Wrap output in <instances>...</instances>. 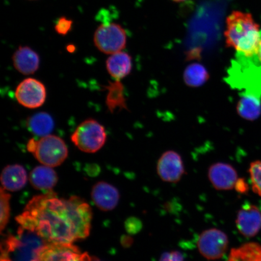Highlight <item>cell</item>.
Listing matches in <instances>:
<instances>
[{
  "label": "cell",
  "instance_id": "cell-25",
  "mask_svg": "<svg viewBox=\"0 0 261 261\" xmlns=\"http://www.w3.org/2000/svg\"><path fill=\"white\" fill-rule=\"evenodd\" d=\"M159 261H185L184 256L177 251L163 253Z\"/></svg>",
  "mask_w": 261,
  "mask_h": 261
},
{
  "label": "cell",
  "instance_id": "cell-22",
  "mask_svg": "<svg viewBox=\"0 0 261 261\" xmlns=\"http://www.w3.org/2000/svg\"><path fill=\"white\" fill-rule=\"evenodd\" d=\"M11 195L6 192L2 187L0 190V200H1V220H0V228L1 231L5 229L9 223L10 218V200Z\"/></svg>",
  "mask_w": 261,
  "mask_h": 261
},
{
  "label": "cell",
  "instance_id": "cell-1",
  "mask_svg": "<svg viewBox=\"0 0 261 261\" xmlns=\"http://www.w3.org/2000/svg\"><path fill=\"white\" fill-rule=\"evenodd\" d=\"M16 220L45 244H73L89 236L92 211L83 199L59 198L51 190L33 198Z\"/></svg>",
  "mask_w": 261,
  "mask_h": 261
},
{
  "label": "cell",
  "instance_id": "cell-16",
  "mask_svg": "<svg viewBox=\"0 0 261 261\" xmlns=\"http://www.w3.org/2000/svg\"><path fill=\"white\" fill-rule=\"evenodd\" d=\"M132 58L125 51L111 55L106 61L108 72L115 81H120L130 73L132 70Z\"/></svg>",
  "mask_w": 261,
  "mask_h": 261
},
{
  "label": "cell",
  "instance_id": "cell-7",
  "mask_svg": "<svg viewBox=\"0 0 261 261\" xmlns=\"http://www.w3.org/2000/svg\"><path fill=\"white\" fill-rule=\"evenodd\" d=\"M34 261H91L89 253L81 252L73 244H45L35 250Z\"/></svg>",
  "mask_w": 261,
  "mask_h": 261
},
{
  "label": "cell",
  "instance_id": "cell-26",
  "mask_svg": "<svg viewBox=\"0 0 261 261\" xmlns=\"http://www.w3.org/2000/svg\"><path fill=\"white\" fill-rule=\"evenodd\" d=\"M234 188L240 194H246L249 191V186L243 178L238 179Z\"/></svg>",
  "mask_w": 261,
  "mask_h": 261
},
{
  "label": "cell",
  "instance_id": "cell-11",
  "mask_svg": "<svg viewBox=\"0 0 261 261\" xmlns=\"http://www.w3.org/2000/svg\"><path fill=\"white\" fill-rule=\"evenodd\" d=\"M236 224L238 231L244 237L256 236L261 229V212L256 205L244 204L238 212Z\"/></svg>",
  "mask_w": 261,
  "mask_h": 261
},
{
  "label": "cell",
  "instance_id": "cell-4",
  "mask_svg": "<svg viewBox=\"0 0 261 261\" xmlns=\"http://www.w3.org/2000/svg\"><path fill=\"white\" fill-rule=\"evenodd\" d=\"M107 138L106 129L96 120H84L75 129L71 140L81 151L94 153L105 145Z\"/></svg>",
  "mask_w": 261,
  "mask_h": 261
},
{
  "label": "cell",
  "instance_id": "cell-31",
  "mask_svg": "<svg viewBox=\"0 0 261 261\" xmlns=\"http://www.w3.org/2000/svg\"><path fill=\"white\" fill-rule=\"evenodd\" d=\"M91 261H101V260L96 258V257H92V259H91Z\"/></svg>",
  "mask_w": 261,
  "mask_h": 261
},
{
  "label": "cell",
  "instance_id": "cell-21",
  "mask_svg": "<svg viewBox=\"0 0 261 261\" xmlns=\"http://www.w3.org/2000/svg\"><path fill=\"white\" fill-rule=\"evenodd\" d=\"M184 79L188 87H200L207 83L210 79V74L204 65L200 63H192L186 68Z\"/></svg>",
  "mask_w": 261,
  "mask_h": 261
},
{
  "label": "cell",
  "instance_id": "cell-29",
  "mask_svg": "<svg viewBox=\"0 0 261 261\" xmlns=\"http://www.w3.org/2000/svg\"><path fill=\"white\" fill-rule=\"evenodd\" d=\"M67 48V50L70 52V53H72V52H73L75 50V47L73 45H68Z\"/></svg>",
  "mask_w": 261,
  "mask_h": 261
},
{
  "label": "cell",
  "instance_id": "cell-23",
  "mask_svg": "<svg viewBox=\"0 0 261 261\" xmlns=\"http://www.w3.org/2000/svg\"><path fill=\"white\" fill-rule=\"evenodd\" d=\"M249 173L254 192L261 196V162L251 163Z\"/></svg>",
  "mask_w": 261,
  "mask_h": 261
},
{
  "label": "cell",
  "instance_id": "cell-10",
  "mask_svg": "<svg viewBox=\"0 0 261 261\" xmlns=\"http://www.w3.org/2000/svg\"><path fill=\"white\" fill-rule=\"evenodd\" d=\"M156 170L163 181L176 182L180 179L185 173L184 162L180 155L174 151H167L160 158Z\"/></svg>",
  "mask_w": 261,
  "mask_h": 261
},
{
  "label": "cell",
  "instance_id": "cell-15",
  "mask_svg": "<svg viewBox=\"0 0 261 261\" xmlns=\"http://www.w3.org/2000/svg\"><path fill=\"white\" fill-rule=\"evenodd\" d=\"M27 181V172L20 165L6 166L2 172V188L6 191L16 192L21 190L25 187Z\"/></svg>",
  "mask_w": 261,
  "mask_h": 261
},
{
  "label": "cell",
  "instance_id": "cell-20",
  "mask_svg": "<svg viewBox=\"0 0 261 261\" xmlns=\"http://www.w3.org/2000/svg\"><path fill=\"white\" fill-rule=\"evenodd\" d=\"M27 125L30 132L42 138L50 135L54 128V121L50 114L41 112L29 117Z\"/></svg>",
  "mask_w": 261,
  "mask_h": 261
},
{
  "label": "cell",
  "instance_id": "cell-28",
  "mask_svg": "<svg viewBox=\"0 0 261 261\" xmlns=\"http://www.w3.org/2000/svg\"><path fill=\"white\" fill-rule=\"evenodd\" d=\"M256 59L258 63L261 65V31H260V40L259 45L258 51H257V54L256 55Z\"/></svg>",
  "mask_w": 261,
  "mask_h": 261
},
{
  "label": "cell",
  "instance_id": "cell-27",
  "mask_svg": "<svg viewBox=\"0 0 261 261\" xmlns=\"http://www.w3.org/2000/svg\"><path fill=\"white\" fill-rule=\"evenodd\" d=\"M37 141L38 140H36L34 138L29 140L27 143V149L29 152L32 153V154L34 153L36 149V147H37Z\"/></svg>",
  "mask_w": 261,
  "mask_h": 261
},
{
  "label": "cell",
  "instance_id": "cell-8",
  "mask_svg": "<svg viewBox=\"0 0 261 261\" xmlns=\"http://www.w3.org/2000/svg\"><path fill=\"white\" fill-rule=\"evenodd\" d=\"M228 241L226 234L217 228L203 231L198 238L199 252L205 258L218 259L223 257L228 248Z\"/></svg>",
  "mask_w": 261,
  "mask_h": 261
},
{
  "label": "cell",
  "instance_id": "cell-17",
  "mask_svg": "<svg viewBox=\"0 0 261 261\" xmlns=\"http://www.w3.org/2000/svg\"><path fill=\"white\" fill-rule=\"evenodd\" d=\"M29 180L37 190L48 192L57 184L58 177L53 168L47 166H39L31 171Z\"/></svg>",
  "mask_w": 261,
  "mask_h": 261
},
{
  "label": "cell",
  "instance_id": "cell-13",
  "mask_svg": "<svg viewBox=\"0 0 261 261\" xmlns=\"http://www.w3.org/2000/svg\"><path fill=\"white\" fill-rule=\"evenodd\" d=\"M91 199L99 210L110 211L118 204L120 195L118 190L113 185L100 181L93 187Z\"/></svg>",
  "mask_w": 261,
  "mask_h": 261
},
{
  "label": "cell",
  "instance_id": "cell-3",
  "mask_svg": "<svg viewBox=\"0 0 261 261\" xmlns=\"http://www.w3.org/2000/svg\"><path fill=\"white\" fill-rule=\"evenodd\" d=\"M229 70L231 86L244 89L247 93L261 96V65L252 58L237 55Z\"/></svg>",
  "mask_w": 261,
  "mask_h": 261
},
{
  "label": "cell",
  "instance_id": "cell-2",
  "mask_svg": "<svg viewBox=\"0 0 261 261\" xmlns=\"http://www.w3.org/2000/svg\"><path fill=\"white\" fill-rule=\"evenodd\" d=\"M224 36L227 46L234 48L238 55L252 58L257 55L260 40L259 25L249 13L232 12L227 18Z\"/></svg>",
  "mask_w": 261,
  "mask_h": 261
},
{
  "label": "cell",
  "instance_id": "cell-12",
  "mask_svg": "<svg viewBox=\"0 0 261 261\" xmlns=\"http://www.w3.org/2000/svg\"><path fill=\"white\" fill-rule=\"evenodd\" d=\"M208 177L213 187L218 190H230L238 180L237 172L227 163H217L208 169Z\"/></svg>",
  "mask_w": 261,
  "mask_h": 261
},
{
  "label": "cell",
  "instance_id": "cell-9",
  "mask_svg": "<svg viewBox=\"0 0 261 261\" xmlns=\"http://www.w3.org/2000/svg\"><path fill=\"white\" fill-rule=\"evenodd\" d=\"M46 89L41 81L27 78L16 87L15 97L18 103L28 109L41 107L46 99Z\"/></svg>",
  "mask_w": 261,
  "mask_h": 261
},
{
  "label": "cell",
  "instance_id": "cell-6",
  "mask_svg": "<svg viewBox=\"0 0 261 261\" xmlns=\"http://www.w3.org/2000/svg\"><path fill=\"white\" fill-rule=\"evenodd\" d=\"M94 43L103 54L112 55L125 48L126 33L121 25L116 23L101 24L94 33Z\"/></svg>",
  "mask_w": 261,
  "mask_h": 261
},
{
  "label": "cell",
  "instance_id": "cell-5",
  "mask_svg": "<svg viewBox=\"0 0 261 261\" xmlns=\"http://www.w3.org/2000/svg\"><path fill=\"white\" fill-rule=\"evenodd\" d=\"M33 154L42 165L54 168L64 162L68 150L66 143L60 137L49 135L38 140Z\"/></svg>",
  "mask_w": 261,
  "mask_h": 261
},
{
  "label": "cell",
  "instance_id": "cell-30",
  "mask_svg": "<svg viewBox=\"0 0 261 261\" xmlns=\"http://www.w3.org/2000/svg\"><path fill=\"white\" fill-rule=\"evenodd\" d=\"M172 1L177 3L184 2L185 1H187V0H172Z\"/></svg>",
  "mask_w": 261,
  "mask_h": 261
},
{
  "label": "cell",
  "instance_id": "cell-24",
  "mask_svg": "<svg viewBox=\"0 0 261 261\" xmlns=\"http://www.w3.org/2000/svg\"><path fill=\"white\" fill-rule=\"evenodd\" d=\"M73 21L68 19L64 16H62L58 19L56 25H55V31L58 34L66 35L72 28Z\"/></svg>",
  "mask_w": 261,
  "mask_h": 261
},
{
  "label": "cell",
  "instance_id": "cell-14",
  "mask_svg": "<svg viewBox=\"0 0 261 261\" xmlns=\"http://www.w3.org/2000/svg\"><path fill=\"white\" fill-rule=\"evenodd\" d=\"M13 64L18 72L24 74H34L40 67V57L31 47H19L12 57Z\"/></svg>",
  "mask_w": 261,
  "mask_h": 261
},
{
  "label": "cell",
  "instance_id": "cell-18",
  "mask_svg": "<svg viewBox=\"0 0 261 261\" xmlns=\"http://www.w3.org/2000/svg\"><path fill=\"white\" fill-rule=\"evenodd\" d=\"M237 112L244 119L253 121L260 115L261 96L244 91L237 104Z\"/></svg>",
  "mask_w": 261,
  "mask_h": 261
},
{
  "label": "cell",
  "instance_id": "cell-19",
  "mask_svg": "<svg viewBox=\"0 0 261 261\" xmlns=\"http://www.w3.org/2000/svg\"><path fill=\"white\" fill-rule=\"evenodd\" d=\"M105 89L109 91L107 95L106 104L111 113L116 109H127L126 100L124 93V87L120 81L110 82Z\"/></svg>",
  "mask_w": 261,
  "mask_h": 261
}]
</instances>
